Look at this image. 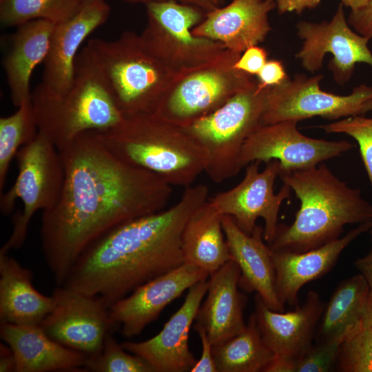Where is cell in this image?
<instances>
[{
    "label": "cell",
    "instance_id": "cell-1",
    "mask_svg": "<svg viewBox=\"0 0 372 372\" xmlns=\"http://www.w3.org/2000/svg\"><path fill=\"white\" fill-rule=\"evenodd\" d=\"M65 180L56 205L42 211L41 247L58 286L83 250L115 227L165 208L172 185L117 158L83 132L59 149Z\"/></svg>",
    "mask_w": 372,
    "mask_h": 372
},
{
    "label": "cell",
    "instance_id": "cell-2",
    "mask_svg": "<svg viewBox=\"0 0 372 372\" xmlns=\"http://www.w3.org/2000/svg\"><path fill=\"white\" fill-rule=\"evenodd\" d=\"M208 196L205 185H191L169 208L112 229L83 250L63 286L98 297L110 309L139 286L180 266L184 227Z\"/></svg>",
    "mask_w": 372,
    "mask_h": 372
},
{
    "label": "cell",
    "instance_id": "cell-3",
    "mask_svg": "<svg viewBox=\"0 0 372 372\" xmlns=\"http://www.w3.org/2000/svg\"><path fill=\"white\" fill-rule=\"evenodd\" d=\"M278 176L293 191L300 207L290 225H278L273 250L304 252L340 237L348 224L372 221V205L335 176L323 163L286 171Z\"/></svg>",
    "mask_w": 372,
    "mask_h": 372
},
{
    "label": "cell",
    "instance_id": "cell-4",
    "mask_svg": "<svg viewBox=\"0 0 372 372\" xmlns=\"http://www.w3.org/2000/svg\"><path fill=\"white\" fill-rule=\"evenodd\" d=\"M93 132L120 160L172 186L189 187L205 172L203 148L184 127L154 112L125 116L114 127Z\"/></svg>",
    "mask_w": 372,
    "mask_h": 372
},
{
    "label": "cell",
    "instance_id": "cell-5",
    "mask_svg": "<svg viewBox=\"0 0 372 372\" xmlns=\"http://www.w3.org/2000/svg\"><path fill=\"white\" fill-rule=\"evenodd\" d=\"M31 101L39 132L58 150L83 132L111 128L124 118L87 43L76 56L69 90L56 96L36 87Z\"/></svg>",
    "mask_w": 372,
    "mask_h": 372
},
{
    "label": "cell",
    "instance_id": "cell-6",
    "mask_svg": "<svg viewBox=\"0 0 372 372\" xmlns=\"http://www.w3.org/2000/svg\"><path fill=\"white\" fill-rule=\"evenodd\" d=\"M87 44L124 117L154 112L184 77L152 55L133 32H124L113 41L92 39Z\"/></svg>",
    "mask_w": 372,
    "mask_h": 372
},
{
    "label": "cell",
    "instance_id": "cell-7",
    "mask_svg": "<svg viewBox=\"0 0 372 372\" xmlns=\"http://www.w3.org/2000/svg\"><path fill=\"white\" fill-rule=\"evenodd\" d=\"M270 87H262L257 82L214 112L183 127L204 150V172L214 183L232 178L242 169V149L261 125Z\"/></svg>",
    "mask_w": 372,
    "mask_h": 372
},
{
    "label": "cell",
    "instance_id": "cell-8",
    "mask_svg": "<svg viewBox=\"0 0 372 372\" xmlns=\"http://www.w3.org/2000/svg\"><path fill=\"white\" fill-rule=\"evenodd\" d=\"M16 158L18 174L12 186L0 194V210L3 215L10 214L17 199L23 207L13 215L11 234L0 249V253L5 254L23 245L32 216L39 210H49L56 205L65 180L58 149L40 132L19 149Z\"/></svg>",
    "mask_w": 372,
    "mask_h": 372
},
{
    "label": "cell",
    "instance_id": "cell-9",
    "mask_svg": "<svg viewBox=\"0 0 372 372\" xmlns=\"http://www.w3.org/2000/svg\"><path fill=\"white\" fill-rule=\"evenodd\" d=\"M147 24L140 34L146 49L178 74L211 65L229 50L222 43L195 36L193 28L205 17L204 10L176 1L147 4Z\"/></svg>",
    "mask_w": 372,
    "mask_h": 372
},
{
    "label": "cell",
    "instance_id": "cell-10",
    "mask_svg": "<svg viewBox=\"0 0 372 372\" xmlns=\"http://www.w3.org/2000/svg\"><path fill=\"white\" fill-rule=\"evenodd\" d=\"M240 55L229 50L220 59L183 77L154 113L169 122L186 127L256 85L251 75L234 68Z\"/></svg>",
    "mask_w": 372,
    "mask_h": 372
},
{
    "label": "cell",
    "instance_id": "cell-11",
    "mask_svg": "<svg viewBox=\"0 0 372 372\" xmlns=\"http://www.w3.org/2000/svg\"><path fill=\"white\" fill-rule=\"evenodd\" d=\"M323 76L296 74L282 84L269 88L261 125L286 121H300L313 116L329 120L363 114V106L372 99V87L356 86L348 95L320 89Z\"/></svg>",
    "mask_w": 372,
    "mask_h": 372
},
{
    "label": "cell",
    "instance_id": "cell-12",
    "mask_svg": "<svg viewBox=\"0 0 372 372\" xmlns=\"http://www.w3.org/2000/svg\"><path fill=\"white\" fill-rule=\"evenodd\" d=\"M54 305L40 324L52 340L88 357L102 350L106 335L118 326L110 309L96 296L61 285L53 291Z\"/></svg>",
    "mask_w": 372,
    "mask_h": 372
},
{
    "label": "cell",
    "instance_id": "cell-13",
    "mask_svg": "<svg viewBox=\"0 0 372 372\" xmlns=\"http://www.w3.org/2000/svg\"><path fill=\"white\" fill-rule=\"evenodd\" d=\"M259 161H254L245 167L242 180L233 188L219 192L209 201L223 216H230L236 225L250 234L258 218L264 220V239L270 244L278 227V216L282 202L290 195L291 189L284 185L274 193L273 187L279 175L280 165L278 160L267 163L260 171Z\"/></svg>",
    "mask_w": 372,
    "mask_h": 372
},
{
    "label": "cell",
    "instance_id": "cell-14",
    "mask_svg": "<svg viewBox=\"0 0 372 372\" xmlns=\"http://www.w3.org/2000/svg\"><path fill=\"white\" fill-rule=\"evenodd\" d=\"M297 121L260 125L249 136L242 149L240 164L254 161L280 162V170L293 171L318 166L355 147L347 141H327L300 133Z\"/></svg>",
    "mask_w": 372,
    "mask_h": 372
},
{
    "label": "cell",
    "instance_id": "cell-15",
    "mask_svg": "<svg viewBox=\"0 0 372 372\" xmlns=\"http://www.w3.org/2000/svg\"><path fill=\"white\" fill-rule=\"evenodd\" d=\"M342 6L341 3L330 21H300L296 25L298 35L303 40L296 58L307 70L313 72L322 68L324 56L331 54L329 69L340 85L350 80L356 63L372 66V53L368 47L370 39L351 30Z\"/></svg>",
    "mask_w": 372,
    "mask_h": 372
},
{
    "label": "cell",
    "instance_id": "cell-16",
    "mask_svg": "<svg viewBox=\"0 0 372 372\" xmlns=\"http://www.w3.org/2000/svg\"><path fill=\"white\" fill-rule=\"evenodd\" d=\"M110 13L105 0H87L73 17L55 24L38 89L56 96L69 90L81 44L107 20Z\"/></svg>",
    "mask_w": 372,
    "mask_h": 372
},
{
    "label": "cell",
    "instance_id": "cell-17",
    "mask_svg": "<svg viewBox=\"0 0 372 372\" xmlns=\"http://www.w3.org/2000/svg\"><path fill=\"white\" fill-rule=\"evenodd\" d=\"M209 277L206 271L185 262L116 302L110 307V316L121 326L125 338H133L157 319L166 306L195 283Z\"/></svg>",
    "mask_w": 372,
    "mask_h": 372
},
{
    "label": "cell",
    "instance_id": "cell-18",
    "mask_svg": "<svg viewBox=\"0 0 372 372\" xmlns=\"http://www.w3.org/2000/svg\"><path fill=\"white\" fill-rule=\"evenodd\" d=\"M208 285L207 278L192 285L181 307L157 335L142 342H123L122 347L145 360L155 372L191 371L197 360L189 349V333Z\"/></svg>",
    "mask_w": 372,
    "mask_h": 372
},
{
    "label": "cell",
    "instance_id": "cell-19",
    "mask_svg": "<svg viewBox=\"0 0 372 372\" xmlns=\"http://www.w3.org/2000/svg\"><path fill=\"white\" fill-rule=\"evenodd\" d=\"M254 301L258 327L274 358L295 365L313 344L325 307L320 294L310 290L302 305L298 304L293 311L285 313L269 308L258 294Z\"/></svg>",
    "mask_w": 372,
    "mask_h": 372
},
{
    "label": "cell",
    "instance_id": "cell-20",
    "mask_svg": "<svg viewBox=\"0 0 372 372\" xmlns=\"http://www.w3.org/2000/svg\"><path fill=\"white\" fill-rule=\"evenodd\" d=\"M276 7V0H232L207 13L192 33L242 54L265 39L271 30L268 14Z\"/></svg>",
    "mask_w": 372,
    "mask_h": 372
},
{
    "label": "cell",
    "instance_id": "cell-21",
    "mask_svg": "<svg viewBox=\"0 0 372 372\" xmlns=\"http://www.w3.org/2000/svg\"><path fill=\"white\" fill-rule=\"evenodd\" d=\"M372 227V221L358 224L345 236L304 252L271 250L276 290L285 305L299 304L298 293L307 283L327 274L335 266L344 249Z\"/></svg>",
    "mask_w": 372,
    "mask_h": 372
},
{
    "label": "cell",
    "instance_id": "cell-22",
    "mask_svg": "<svg viewBox=\"0 0 372 372\" xmlns=\"http://www.w3.org/2000/svg\"><path fill=\"white\" fill-rule=\"evenodd\" d=\"M222 223L231 260L240 271L239 287L246 292L255 291L271 309L285 311L276 290L271 250L264 242V228L256 225L248 234L227 215L223 216Z\"/></svg>",
    "mask_w": 372,
    "mask_h": 372
},
{
    "label": "cell",
    "instance_id": "cell-23",
    "mask_svg": "<svg viewBox=\"0 0 372 372\" xmlns=\"http://www.w3.org/2000/svg\"><path fill=\"white\" fill-rule=\"evenodd\" d=\"M0 336L14 353L15 372L86 371L87 355L52 340L40 325L1 322Z\"/></svg>",
    "mask_w": 372,
    "mask_h": 372
},
{
    "label": "cell",
    "instance_id": "cell-24",
    "mask_svg": "<svg viewBox=\"0 0 372 372\" xmlns=\"http://www.w3.org/2000/svg\"><path fill=\"white\" fill-rule=\"evenodd\" d=\"M240 271L232 260L209 275L207 296L196 322L202 325L211 344H216L244 330L245 296L238 290Z\"/></svg>",
    "mask_w": 372,
    "mask_h": 372
},
{
    "label": "cell",
    "instance_id": "cell-25",
    "mask_svg": "<svg viewBox=\"0 0 372 372\" xmlns=\"http://www.w3.org/2000/svg\"><path fill=\"white\" fill-rule=\"evenodd\" d=\"M54 25L47 20H32L17 26L13 34L3 66L12 102L17 107L31 100V76L46 58Z\"/></svg>",
    "mask_w": 372,
    "mask_h": 372
},
{
    "label": "cell",
    "instance_id": "cell-26",
    "mask_svg": "<svg viewBox=\"0 0 372 372\" xmlns=\"http://www.w3.org/2000/svg\"><path fill=\"white\" fill-rule=\"evenodd\" d=\"M32 271L8 254L0 253V321L40 325L52 311L54 298L38 291Z\"/></svg>",
    "mask_w": 372,
    "mask_h": 372
},
{
    "label": "cell",
    "instance_id": "cell-27",
    "mask_svg": "<svg viewBox=\"0 0 372 372\" xmlns=\"http://www.w3.org/2000/svg\"><path fill=\"white\" fill-rule=\"evenodd\" d=\"M223 215L209 199L187 220L182 234L184 262L211 275L231 260L223 229Z\"/></svg>",
    "mask_w": 372,
    "mask_h": 372
},
{
    "label": "cell",
    "instance_id": "cell-28",
    "mask_svg": "<svg viewBox=\"0 0 372 372\" xmlns=\"http://www.w3.org/2000/svg\"><path fill=\"white\" fill-rule=\"evenodd\" d=\"M370 287L358 273L341 281L325 305L316 340L320 342L349 331L363 321Z\"/></svg>",
    "mask_w": 372,
    "mask_h": 372
},
{
    "label": "cell",
    "instance_id": "cell-29",
    "mask_svg": "<svg viewBox=\"0 0 372 372\" xmlns=\"http://www.w3.org/2000/svg\"><path fill=\"white\" fill-rule=\"evenodd\" d=\"M217 372H260L274 354L265 342L255 313L242 331L212 346Z\"/></svg>",
    "mask_w": 372,
    "mask_h": 372
},
{
    "label": "cell",
    "instance_id": "cell-30",
    "mask_svg": "<svg viewBox=\"0 0 372 372\" xmlns=\"http://www.w3.org/2000/svg\"><path fill=\"white\" fill-rule=\"evenodd\" d=\"M39 132L32 101L22 103L12 115L0 118V194L12 158L19 149L34 139Z\"/></svg>",
    "mask_w": 372,
    "mask_h": 372
},
{
    "label": "cell",
    "instance_id": "cell-31",
    "mask_svg": "<svg viewBox=\"0 0 372 372\" xmlns=\"http://www.w3.org/2000/svg\"><path fill=\"white\" fill-rule=\"evenodd\" d=\"M82 3L79 0H0V21L3 27L36 19L56 24L73 17Z\"/></svg>",
    "mask_w": 372,
    "mask_h": 372
},
{
    "label": "cell",
    "instance_id": "cell-32",
    "mask_svg": "<svg viewBox=\"0 0 372 372\" xmlns=\"http://www.w3.org/2000/svg\"><path fill=\"white\" fill-rule=\"evenodd\" d=\"M333 369L340 372H372V327L362 321L343 340Z\"/></svg>",
    "mask_w": 372,
    "mask_h": 372
},
{
    "label": "cell",
    "instance_id": "cell-33",
    "mask_svg": "<svg viewBox=\"0 0 372 372\" xmlns=\"http://www.w3.org/2000/svg\"><path fill=\"white\" fill-rule=\"evenodd\" d=\"M127 352L110 332L101 352L88 357L85 369L94 372H155L145 360Z\"/></svg>",
    "mask_w": 372,
    "mask_h": 372
},
{
    "label": "cell",
    "instance_id": "cell-34",
    "mask_svg": "<svg viewBox=\"0 0 372 372\" xmlns=\"http://www.w3.org/2000/svg\"><path fill=\"white\" fill-rule=\"evenodd\" d=\"M320 127L327 133L345 134L356 141L372 187V117L349 116Z\"/></svg>",
    "mask_w": 372,
    "mask_h": 372
},
{
    "label": "cell",
    "instance_id": "cell-35",
    "mask_svg": "<svg viewBox=\"0 0 372 372\" xmlns=\"http://www.w3.org/2000/svg\"><path fill=\"white\" fill-rule=\"evenodd\" d=\"M351 331L313 344L310 350L296 362L294 372L331 371L340 345Z\"/></svg>",
    "mask_w": 372,
    "mask_h": 372
},
{
    "label": "cell",
    "instance_id": "cell-36",
    "mask_svg": "<svg viewBox=\"0 0 372 372\" xmlns=\"http://www.w3.org/2000/svg\"><path fill=\"white\" fill-rule=\"evenodd\" d=\"M267 61V51L258 45L245 50L234 64V68L249 75H257Z\"/></svg>",
    "mask_w": 372,
    "mask_h": 372
},
{
    "label": "cell",
    "instance_id": "cell-37",
    "mask_svg": "<svg viewBox=\"0 0 372 372\" xmlns=\"http://www.w3.org/2000/svg\"><path fill=\"white\" fill-rule=\"evenodd\" d=\"M194 329L201 341L202 352L200 358L192 369L191 372H217L214 360L212 346L205 328L195 323Z\"/></svg>",
    "mask_w": 372,
    "mask_h": 372
},
{
    "label": "cell",
    "instance_id": "cell-38",
    "mask_svg": "<svg viewBox=\"0 0 372 372\" xmlns=\"http://www.w3.org/2000/svg\"><path fill=\"white\" fill-rule=\"evenodd\" d=\"M257 76L258 83L262 87L280 85L289 79L282 63L277 60L267 61Z\"/></svg>",
    "mask_w": 372,
    "mask_h": 372
},
{
    "label": "cell",
    "instance_id": "cell-39",
    "mask_svg": "<svg viewBox=\"0 0 372 372\" xmlns=\"http://www.w3.org/2000/svg\"><path fill=\"white\" fill-rule=\"evenodd\" d=\"M348 22L360 34L371 39L372 0H369L363 7L351 10Z\"/></svg>",
    "mask_w": 372,
    "mask_h": 372
},
{
    "label": "cell",
    "instance_id": "cell-40",
    "mask_svg": "<svg viewBox=\"0 0 372 372\" xmlns=\"http://www.w3.org/2000/svg\"><path fill=\"white\" fill-rule=\"evenodd\" d=\"M127 3L132 4H144L146 6L148 3L154 2L162 1H176L178 3L194 6L198 8L205 12L208 13L220 6L225 2V0H123Z\"/></svg>",
    "mask_w": 372,
    "mask_h": 372
},
{
    "label": "cell",
    "instance_id": "cell-41",
    "mask_svg": "<svg viewBox=\"0 0 372 372\" xmlns=\"http://www.w3.org/2000/svg\"><path fill=\"white\" fill-rule=\"evenodd\" d=\"M320 0H276V7L279 13L295 11L300 14L305 9L313 8Z\"/></svg>",
    "mask_w": 372,
    "mask_h": 372
},
{
    "label": "cell",
    "instance_id": "cell-42",
    "mask_svg": "<svg viewBox=\"0 0 372 372\" xmlns=\"http://www.w3.org/2000/svg\"><path fill=\"white\" fill-rule=\"evenodd\" d=\"M16 361L12 349L6 344H0V371L15 372Z\"/></svg>",
    "mask_w": 372,
    "mask_h": 372
},
{
    "label": "cell",
    "instance_id": "cell-43",
    "mask_svg": "<svg viewBox=\"0 0 372 372\" xmlns=\"http://www.w3.org/2000/svg\"><path fill=\"white\" fill-rule=\"evenodd\" d=\"M354 266L364 277L372 290V248L366 255L356 259Z\"/></svg>",
    "mask_w": 372,
    "mask_h": 372
},
{
    "label": "cell",
    "instance_id": "cell-44",
    "mask_svg": "<svg viewBox=\"0 0 372 372\" xmlns=\"http://www.w3.org/2000/svg\"><path fill=\"white\" fill-rule=\"evenodd\" d=\"M363 321L372 327V290L369 295Z\"/></svg>",
    "mask_w": 372,
    "mask_h": 372
},
{
    "label": "cell",
    "instance_id": "cell-45",
    "mask_svg": "<svg viewBox=\"0 0 372 372\" xmlns=\"http://www.w3.org/2000/svg\"><path fill=\"white\" fill-rule=\"evenodd\" d=\"M369 0H341L342 3L349 7L351 10H358L366 4Z\"/></svg>",
    "mask_w": 372,
    "mask_h": 372
},
{
    "label": "cell",
    "instance_id": "cell-46",
    "mask_svg": "<svg viewBox=\"0 0 372 372\" xmlns=\"http://www.w3.org/2000/svg\"><path fill=\"white\" fill-rule=\"evenodd\" d=\"M372 110V99L366 101L363 106V114Z\"/></svg>",
    "mask_w": 372,
    "mask_h": 372
},
{
    "label": "cell",
    "instance_id": "cell-47",
    "mask_svg": "<svg viewBox=\"0 0 372 372\" xmlns=\"http://www.w3.org/2000/svg\"><path fill=\"white\" fill-rule=\"evenodd\" d=\"M370 234H371V242H372V227L370 229ZM372 248V247H371Z\"/></svg>",
    "mask_w": 372,
    "mask_h": 372
},
{
    "label": "cell",
    "instance_id": "cell-48",
    "mask_svg": "<svg viewBox=\"0 0 372 372\" xmlns=\"http://www.w3.org/2000/svg\"><path fill=\"white\" fill-rule=\"evenodd\" d=\"M81 1V3H83L85 1H86L87 0H79Z\"/></svg>",
    "mask_w": 372,
    "mask_h": 372
}]
</instances>
